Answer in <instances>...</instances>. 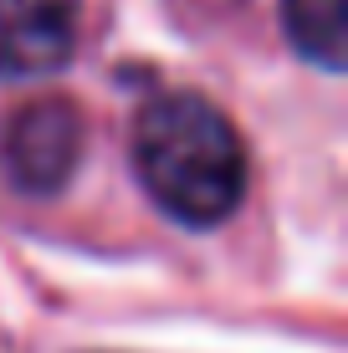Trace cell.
<instances>
[{"mask_svg": "<svg viewBox=\"0 0 348 353\" xmlns=\"http://www.w3.org/2000/svg\"><path fill=\"white\" fill-rule=\"evenodd\" d=\"M134 169L154 210L185 230H210L246 194V143L200 92H159L134 118Z\"/></svg>", "mask_w": 348, "mask_h": 353, "instance_id": "1", "label": "cell"}, {"mask_svg": "<svg viewBox=\"0 0 348 353\" xmlns=\"http://www.w3.org/2000/svg\"><path fill=\"white\" fill-rule=\"evenodd\" d=\"M82 128L77 103L67 97H31L10 113L6 133H0V164H6L10 185L26 194H57L72 185L82 164Z\"/></svg>", "mask_w": 348, "mask_h": 353, "instance_id": "2", "label": "cell"}, {"mask_svg": "<svg viewBox=\"0 0 348 353\" xmlns=\"http://www.w3.org/2000/svg\"><path fill=\"white\" fill-rule=\"evenodd\" d=\"M82 0H0V77H57L77 52Z\"/></svg>", "mask_w": 348, "mask_h": 353, "instance_id": "3", "label": "cell"}, {"mask_svg": "<svg viewBox=\"0 0 348 353\" xmlns=\"http://www.w3.org/2000/svg\"><path fill=\"white\" fill-rule=\"evenodd\" d=\"M282 31L303 62L333 77L348 67V0H282Z\"/></svg>", "mask_w": 348, "mask_h": 353, "instance_id": "4", "label": "cell"}]
</instances>
